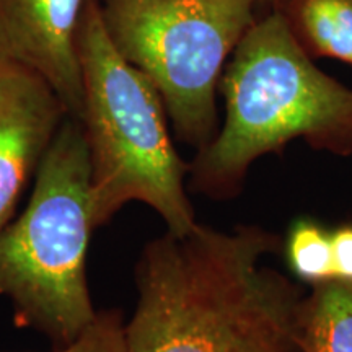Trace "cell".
Segmentation results:
<instances>
[{
    "label": "cell",
    "mask_w": 352,
    "mask_h": 352,
    "mask_svg": "<svg viewBox=\"0 0 352 352\" xmlns=\"http://www.w3.org/2000/svg\"><path fill=\"white\" fill-rule=\"evenodd\" d=\"M283 239L259 226L197 223L144 245L138 302L126 321L129 352H298L303 290L264 259Z\"/></svg>",
    "instance_id": "cell-1"
},
{
    "label": "cell",
    "mask_w": 352,
    "mask_h": 352,
    "mask_svg": "<svg viewBox=\"0 0 352 352\" xmlns=\"http://www.w3.org/2000/svg\"><path fill=\"white\" fill-rule=\"evenodd\" d=\"M226 120L189 164L188 189L212 201L240 195L254 162L302 139L352 155V88L316 67L279 8L250 26L219 82Z\"/></svg>",
    "instance_id": "cell-2"
},
{
    "label": "cell",
    "mask_w": 352,
    "mask_h": 352,
    "mask_svg": "<svg viewBox=\"0 0 352 352\" xmlns=\"http://www.w3.org/2000/svg\"><path fill=\"white\" fill-rule=\"evenodd\" d=\"M83 101L78 122L90 164L95 228L129 202L148 206L175 235L197 223L188 196L189 164L170 134L164 100L109 39L100 0H87L78 32Z\"/></svg>",
    "instance_id": "cell-3"
},
{
    "label": "cell",
    "mask_w": 352,
    "mask_h": 352,
    "mask_svg": "<svg viewBox=\"0 0 352 352\" xmlns=\"http://www.w3.org/2000/svg\"><path fill=\"white\" fill-rule=\"evenodd\" d=\"M90 164L78 120L65 118L47 148L23 212L0 230V297L19 328L63 347L94 321L87 276Z\"/></svg>",
    "instance_id": "cell-4"
},
{
    "label": "cell",
    "mask_w": 352,
    "mask_h": 352,
    "mask_svg": "<svg viewBox=\"0 0 352 352\" xmlns=\"http://www.w3.org/2000/svg\"><path fill=\"white\" fill-rule=\"evenodd\" d=\"M113 46L153 83L176 138L201 151L219 132L223 69L258 0H100Z\"/></svg>",
    "instance_id": "cell-5"
},
{
    "label": "cell",
    "mask_w": 352,
    "mask_h": 352,
    "mask_svg": "<svg viewBox=\"0 0 352 352\" xmlns=\"http://www.w3.org/2000/svg\"><path fill=\"white\" fill-rule=\"evenodd\" d=\"M67 116L64 103L41 76L0 57V230L15 217Z\"/></svg>",
    "instance_id": "cell-6"
},
{
    "label": "cell",
    "mask_w": 352,
    "mask_h": 352,
    "mask_svg": "<svg viewBox=\"0 0 352 352\" xmlns=\"http://www.w3.org/2000/svg\"><path fill=\"white\" fill-rule=\"evenodd\" d=\"M87 0H0V57L32 69L78 120L83 87L78 32Z\"/></svg>",
    "instance_id": "cell-7"
},
{
    "label": "cell",
    "mask_w": 352,
    "mask_h": 352,
    "mask_svg": "<svg viewBox=\"0 0 352 352\" xmlns=\"http://www.w3.org/2000/svg\"><path fill=\"white\" fill-rule=\"evenodd\" d=\"M296 342L298 352H352V280L329 279L303 294Z\"/></svg>",
    "instance_id": "cell-8"
},
{
    "label": "cell",
    "mask_w": 352,
    "mask_h": 352,
    "mask_svg": "<svg viewBox=\"0 0 352 352\" xmlns=\"http://www.w3.org/2000/svg\"><path fill=\"white\" fill-rule=\"evenodd\" d=\"M311 57L352 65V0H274Z\"/></svg>",
    "instance_id": "cell-9"
},
{
    "label": "cell",
    "mask_w": 352,
    "mask_h": 352,
    "mask_svg": "<svg viewBox=\"0 0 352 352\" xmlns=\"http://www.w3.org/2000/svg\"><path fill=\"white\" fill-rule=\"evenodd\" d=\"M285 252L292 271L308 284L334 279L331 232L310 219H300L290 227Z\"/></svg>",
    "instance_id": "cell-10"
},
{
    "label": "cell",
    "mask_w": 352,
    "mask_h": 352,
    "mask_svg": "<svg viewBox=\"0 0 352 352\" xmlns=\"http://www.w3.org/2000/svg\"><path fill=\"white\" fill-rule=\"evenodd\" d=\"M54 352H129L126 320L120 308H104L72 342Z\"/></svg>",
    "instance_id": "cell-11"
},
{
    "label": "cell",
    "mask_w": 352,
    "mask_h": 352,
    "mask_svg": "<svg viewBox=\"0 0 352 352\" xmlns=\"http://www.w3.org/2000/svg\"><path fill=\"white\" fill-rule=\"evenodd\" d=\"M334 279L352 280V223L331 232Z\"/></svg>",
    "instance_id": "cell-12"
},
{
    "label": "cell",
    "mask_w": 352,
    "mask_h": 352,
    "mask_svg": "<svg viewBox=\"0 0 352 352\" xmlns=\"http://www.w3.org/2000/svg\"><path fill=\"white\" fill-rule=\"evenodd\" d=\"M272 2H274V0H258L259 7H264V6H272Z\"/></svg>",
    "instance_id": "cell-13"
}]
</instances>
